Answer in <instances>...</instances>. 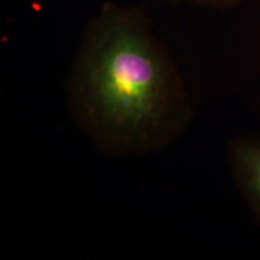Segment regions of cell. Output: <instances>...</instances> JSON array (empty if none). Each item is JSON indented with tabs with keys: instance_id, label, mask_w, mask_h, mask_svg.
<instances>
[{
	"instance_id": "cell-3",
	"label": "cell",
	"mask_w": 260,
	"mask_h": 260,
	"mask_svg": "<svg viewBox=\"0 0 260 260\" xmlns=\"http://www.w3.org/2000/svg\"><path fill=\"white\" fill-rule=\"evenodd\" d=\"M169 2L188 3V4H195L201 6H209V8H230L236 5L240 0H169Z\"/></svg>"
},
{
	"instance_id": "cell-1",
	"label": "cell",
	"mask_w": 260,
	"mask_h": 260,
	"mask_svg": "<svg viewBox=\"0 0 260 260\" xmlns=\"http://www.w3.org/2000/svg\"><path fill=\"white\" fill-rule=\"evenodd\" d=\"M67 95L75 122L109 157L161 151L193 117L180 71L147 14L112 2L84 29Z\"/></svg>"
},
{
	"instance_id": "cell-2",
	"label": "cell",
	"mask_w": 260,
	"mask_h": 260,
	"mask_svg": "<svg viewBox=\"0 0 260 260\" xmlns=\"http://www.w3.org/2000/svg\"><path fill=\"white\" fill-rule=\"evenodd\" d=\"M229 154L237 184L260 220V140H236L229 146Z\"/></svg>"
}]
</instances>
